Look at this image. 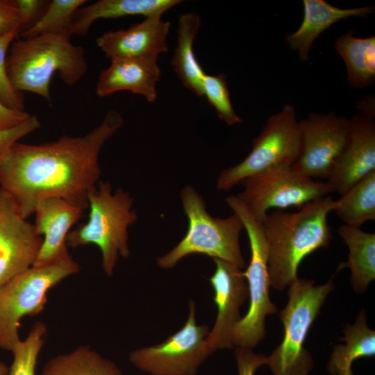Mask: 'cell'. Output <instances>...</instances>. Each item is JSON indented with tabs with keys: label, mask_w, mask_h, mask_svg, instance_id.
<instances>
[{
	"label": "cell",
	"mask_w": 375,
	"mask_h": 375,
	"mask_svg": "<svg viewBox=\"0 0 375 375\" xmlns=\"http://www.w3.org/2000/svg\"><path fill=\"white\" fill-rule=\"evenodd\" d=\"M123 124L122 115L111 110L83 135H62L40 144L16 142L0 156V188L12 197L24 219L48 197L88 208V194L101 174L100 151Z\"/></svg>",
	"instance_id": "6da1fadb"
},
{
	"label": "cell",
	"mask_w": 375,
	"mask_h": 375,
	"mask_svg": "<svg viewBox=\"0 0 375 375\" xmlns=\"http://www.w3.org/2000/svg\"><path fill=\"white\" fill-rule=\"evenodd\" d=\"M335 201L326 196L301 208L297 212L277 210L267 214L262 222L268 248L270 285L282 290L298 278L303 259L326 247L331 238L328 215Z\"/></svg>",
	"instance_id": "7a4b0ae2"
},
{
	"label": "cell",
	"mask_w": 375,
	"mask_h": 375,
	"mask_svg": "<svg viewBox=\"0 0 375 375\" xmlns=\"http://www.w3.org/2000/svg\"><path fill=\"white\" fill-rule=\"evenodd\" d=\"M70 38L67 31H61L14 40L6 59L14 88L51 102L50 82L56 72L67 85H76L88 67L84 49L74 44Z\"/></svg>",
	"instance_id": "3957f363"
},
{
	"label": "cell",
	"mask_w": 375,
	"mask_h": 375,
	"mask_svg": "<svg viewBox=\"0 0 375 375\" xmlns=\"http://www.w3.org/2000/svg\"><path fill=\"white\" fill-rule=\"evenodd\" d=\"M88 220L69 232L67 247L97 245L101 253L102 268L109 276L113 274L119 256H130L128 228L138 219L132 210L133 198L118 188L112 192L109 181H100L88 194Z\"/></svg>",
	"instance_id": "277c9868"
},
{
	"label": "cell",
	"mask_w": 375,
	"mask_h": 375,
	"mask_svg": "<svg viewBox=\"0 0 375 375\" xmlns=\"http://www.w3.org/2000/svg\"><path fill=\"white\" fill-rule=\"evenodd\" d=\"M181 199L188 219V228L184 238L170 251L157 258L158 267L171 269L185 256L201 253L242 269L245 260L240 237L244 226L240 217L234 212L224 219L212 217L202 197L190 185L182 189Z\"/></svg>",
	"instance_id": "5b68a950"
},
{
	"label": "cell",
	"mask_w": 375,
	"mask_h": 375,
	"mask_svg": "<svg viewBox=\"0 0 375 375\" xmlns=\"http://www.w3.org/2000/svg\"><path fill=\"white\" fill-rule=\"evenodd\" d=\"M333 278L315 285L313 281H294L288 290V301L281 311L284 333L282 342L266 358L273 375H308L313 367L312 356L303 344L326 297L333 290Z\"/></svg>",
	"instance_id": "8992f818"
},
{
	"label": "cell",
	"mask_w": 375,
	"mask_h": 375,
	"mask_svg": "<svg viewBox=\"0 0 375 375\" xmlns=\"http://www.w3.org/2000/svg\"><path fill=\"white\" fill-rule=\"evenodd\" d=\"M79 271L80 265L70 256L49 265L32 266L0 285V349L12 351L21 340V319L41 312L48 292Z\"/></svg>",
	"instance_id": "52a82bcc"
},
{
	"label": "cell",
	"mask_w": 375,
	"mask_h": 375,
	"mask_svg": "<svg viewBox=\"0 0 375 375\" xmlns=\"http://www.w3.org/2000/svg\"><path fill=\"white\" fill-rule=\"evenodd\" d=\"M226 201L241 219L251 249L249 264L242 272L247 283L249 306L235 328L233 344L252 349L266 335V317L277 311L269 297L268 248L262 222L251 215L237 196L230 195Z\"/></svg>",
	"instance_id": "ba28073f"
},
{
	"label": "cell",
	"mask_w": 375,
	"mask_h": 375,
	"mask_svg": "<svg viewBox=\"0 0 375 375\" xmlns=\"http://www.w3.org/2000/svg\"><path fill=\"white\" fill-rule=\"evenodd\" d=\"M252 144L251 152L241 162L221 171L217 180L218 190H229L247 177L296 162L300 129L294 106L285 104L279 112L269 117Z\"/></svg>",
	"instance_id": "9c48e42d"
},
{
	"label": "cell",
	"mask_w": 375,
	"mask_h": 375,
	"mask_svg": "<svg viewBox=\"0 0 375 375\" xmlns=\"http://www.w3.org/2000/svg\"><path fill=\"white\" fill-rule=\"evenodd\" d=\"M237 197L251 215L262 222L271 208H302L306 203L335 192L328 182L315 181L297 173L292 165L275 167L247 177Z\"/></svg>",
	"instance_id": "30bf717a"
},
{
	"label": "cell",
	"mask_w": 375,
	"mask_h": 375,
	"mask_svg": "<svg viewBox=\"0 0 375 375\" xmlns=\"http://www.w3.org/2000/svg\"><path fill=\"white\" fill-rule=\"evenodd\" d=\"M209 331L206 324H197L195 303L190 300L182 328L159 344L133 350L128 360L149 375H194L212 354L206 344Z\"/></svg>",
	"instance_id": "8fae6325"
},
{
	"label": "cell",
	"mask_w": 375,
	"mask_h": 375,
	"mask_svg": "<svg viewBox=\"0 0 375 375\" xmlns=\"http://www.w3.org/2000/svg\"><path fill=\"white\" fill-rule=\"evenodd\" d=\"M299 122V154L292 167L302 176L327 180L347 145L351 120L334 112H311Z\"/></svg>",
	"instance_id": "7c38bea8"
},
{
	"label": "cell",
	"mask_w": 375,
	"mask_h": 375,
	"mask_svg": "<svg viewBox=\"0 0 375 375\" xmlns=\"http://www.w3.org/2000/svg\"><path fill=\"white\" fill-rule=\"evenodd\" d=\"M358 113L350 118L347 145L327 179L340 195L375 171V101L367 96L356 103Z\"/></svg>",
	"instance_id": "4fadbf2b"
},
{
	"label": "cell",
	"mask_w": 375,
	"mask_h": 375,
	"mask_svg": "<svg viewBox=\"0 0 375 375\" xmlns=\"http://www.w3.org/2000/svg\"><path fill=\"white\" fill-rule=\"evenodd\" d=\"M213 260L215 269L209 281L217 312L215 324L206 338V344L212 353L217 350L234 347V330L242 317L241 307L249 297L242 269L220 259Z\"/></svg>",
	"instance_id": "5bb4252c"
},
{
	"label": "cell",
	"mask_w": 375,
	"mask_h": 375,
	"mask_svg": "<svg viewBox=\"0 0 375 375\" xmlns=\"http://www.w3.org/2000/svg\"><path fill=\"white\" fill-rule=\"evenodd\" d=\"M42 243L12 197L0 188V285L33 266Z\"/></svg>",
	"instance_id": "9a60e30c"
},
{
	"label": "cell",
	"mask_w": 375,
	"mask_h": 375,
	"mask_svg": "<svg viewBox=\"0 0 375 375\" xmlns=\"http://www.w3.org/2000/svg\"><path fill=\"white\" fill-rule=\"evenodd\" d=\"M83 210L81 206L60 197H48L38 201L33 226L35 233L44 235V238L33 267L49 265L70 257L66 238Z\"/></svg>",
	"instance_id": "2e32d148"
},
{
	"label": "cell",
	"mask_w": 375,
	"mask_h": 375,
	"mask_svg": "<svg viewBox=\"0 0 375 375\" xmlns=\"http://www.w3.org/2000/svg\"><path fill=\"white\" fill-rule=\"evenodd\" d=\"M161 17H147L127 29L106 32L97 38V45L110 60L116 58L158 59L160 54L169 50L167 37L170 24Z\"/></svg>",
	"instance_id": "e0dca14e"
},
{
	"label": "cell",
	"mask_w": 375,
	"mask_h": 375,
	"mask_svg": "<svg viewBox=\"0 0 375 375\" xmlns=\"http://www.w3.org/2000/svg\"><path fill=\"white\" fill-rule=\"evenodd\" d=\"M158 59L116 58L103 69L96 84V94L105 97L119 91H129L143 96L149 102L157 99L156 83L160 69Z\"/></svg>",
	"instance_id": "ac0fdd59"
},
{
	"label": "cell",
	"mask_w": 375,
	"mask_h": 375,
	"mask_svg": "<svg viewBox=\"0 0 375 375\" xmlns=\"http://www.w3.org/2000/svg\"><path fill=\"white\" fill-rule=\"evenodd\" d=\"M181 0H99L79 8L67 29L68 35H85L92 24L100 19H115L130 15L145 18L160 16Z\"/></svg>",
	"instance_id": "d6986e66"
},
{
	"label": "cell",
	"mask_w": 375,
	"mask_h": 375,
	"mask_svg": "<svg viewBox=\"0 0 375 375\" xmlns=\"http://www.w3.org/2000/svg\"><path fill=\"white\" fill-rule=\"evenodd\" d=\"M303 19L299 28L285 38L292 50L298 51L299 59L306 61L314 41L337 22L350 17H364L374 11V6L340 8L324 0H303Z\"/></svg>",
	"instance_id": "ffe728a7"
},
{
	"label": "cell",
	"mask_w": 375,
	"mask_h": 375,
	"mask_svg": "<svg viewBox=\"0 0 375 375\" xmlns=\"http://www.w3.org/2000/svg\"><path fill=\"white\" fill-rule=\"evenodd\" d=\"M201 26V19L196 12L180 15L177 31V44L171 65L183 85L197 97H203L202 81L205 76L195 56L193 44Z\"/></svg>",
	"instance_id": "44dd1931"
},
{
	"label": "cell",
	"mask_w": 375,
	"mask_h": 375,
	"mask_svg": "<svg viewBox=\"0 0 375 375\" xmlns=\"http://www.w3.org/2000/svg\"><path fill=\"white\" fill-rule=\"evenodd\" d=\"M338 233L349 254L347 262L340 264L338 269L348 267L353 290L363 292L375 278V234L347 224L340 226Z\"/></svg>",
	"instance_id": "7402d4cb"
},
{
	"label": "cell",
	"mask_w": 375,
	"mask_h": 375,
	"mask_svg": "<svg viewBox=\"0 0 375 375\" xmlns=\"http://www.w3.org/2000/svg\"><path fill=\"white\" fill-rule=\"evenodd\" d=\"M340 340L344 344L334 347L327 369L331 375H352L354 360L375 355V332L367 324V317L361 310L353 324H347Z\"/></svg>",
	"instance_id": "603a6c76"
},
{
	"label": "cell",
	"mask_w": 375,
	"mask_h": 375,
	"mask_svg": "<svg viewBox=\"0 0 375 375\" xmlns=\"http://www.w3.org/2000/svg\"><path fill=\"white\" fill-rule=\"evenodd\" d=\"M349 30L337 38L334 47L344 60L349 84L356 89L375 82V36L358 38Z\"/></svg>",
	"instance_id": "cb8c5ba5"
},
{
	"label": "cell",
	"mask_w": 375,
	"mask_h": 375,
	"mask_svg": "<svg viewBox=\"0 0 375 375\" xmlns=\"http://www.w3.org/2000/svg\"><path fill=\"white\" fill-rule=\"evenodd\" d=\"M40 375H123L112 360L104 358L90 346L81 345L72 351L58 354L43 366Z\"/></svg>",
	"instance_id": "d4e9b609"
},
{
	"label": "cell",
	"mask_w": 375,
	"mask_h": 375,
	"mask_svg": "<svg viewBox=\"0 0 375 375\" xmlns=\"http://www.w3.org/2000/svg\"><path fill=\"white\" fill-rule=\"evenodd\" d=\"M333 210L350 226L360 227L365 222L375 220V171L335 201Z\"/></svg>",
	"instance_id": "484cf974"
},
{
	"label": "cell",
	"mask_w": 375,
	"mask_h": 375,
	"mask_svg": "<svg viewBox=\"0 0 375 375\" xmlns=\"http://www.w3.org/2000/svg\"><path fill=\"white\" fill-rule=\"evenodd\" d=\"M85 0H53L40 19L31 28L19 34L22 38L67 31L75 12L84 6Z\"/></svg>",
	"instance_id": "4316f807"
},
{
	"label": "cell",
	"mask_w": 375,
	"mask_h": 375,
	"mask_svg": "<svg viewBox=\"0 0 375 375\" xmlns=\"http://www.w3.org/2000/svg\"><path fill=\"white\" fill-rule=\"evenodd\" d=\"M47 333L44 323L39 321L34 324L25 340H21L11 351L13 360L9 375H35L38 358Z\"/></svg>",
	"instance_id": "83f0119b"
},
{
	"label": "cell",
	"mask_w": 375,
	"mask_h": 375,
	"mask_svg": "<svg viewBox=\"0 0 375 375\" xmlns=\"http://www.w3.org/2000/svg\"><path fill=\"white\" fill-rule=\"evenodd\" d=\"M203 97L212 106L217 117L228 126L242 122V118L235 112L230 99L226 74H205L202 81Z\"/></svg>",
	"instance_id": "f1b7e54d"
},
{
	"label": "cell",
	"mask_w": 375,
	"mask_h": 375,
	"mask_svg": "<svg viewBox=\"0 0 375 375\" xmlns=\"http://www.w3.org/2000/svg\"><path fill=\"white\" fill-rule=\"evenodd\" d=\"M19 33L20 28H16L0 35V101L10 108L24 110V94L12 86L6 67L7 52Z\"/></svg>",
	"instance_id": "f546056e"
},
{
	"label": "cell",
	"mask_w": 375,
	"mask_h": 375,
	"mask_svg": "<svg viewBox=\"0 0 375 375\" xmlns=\"http://www.w3.org/2000/svg\"><path fill=\"white\" fill-rule=\"evenodd\" d=\"M41 126L38 118L32 116L24 123L10 128L0 129V156L17 140L36 131Z\"/></svg>",
	"instance_id": "4dcf8cb0"
},
{
	"label": "cell",
	"mask_w": 375,
	"mask_h": 375,
	"mask_svg": "<svg viewBox=\"0 0 375 375\" xmlns=\"http://www.w3.org/2000/svg\"><path fill=\"white\" fill-rule=\"evenodd\" d=\"M15 1L21 18L20 33L31 28L40 19L49 3V1L42 0H17Z\"/></svg>",
	"instance_id": "1f68e13d"
},
{
	"label": "cell",
	"mask_w": 375,
	"mask_h": 375,
	"mask_svg": "<svg viewBox=\"0 0 375 375\" xmlns=\"http://www.w3.org/2000/svg\"><path fill=\"white\" fill-rule=\"evenodd\" d=\"M235 357L238 375H254L258 368L266 364V356L249 348L237 347Z\"/></svg>",
	"instance_id": "d6a6232c"
},
{
	"label": "cell",
	"mask_w": 375,
	"mask_h": 375,
	"mask_svg": "<svg viewBox=\"0 0 375 375\" xmlns=\"http://www.w3.org/2000/svg\"><path fill=\"white\" fill-rule=\"evenodd\" d=\"M16 28L21 29V18L16 1L0 0V35Z\"/></svg>",
	"instance_id": "836d02e7"
},
{
	"label": "cell",
	"mask_w": 375,
	"mask_h": 375,
	"mask_svg": "<svg viewBox=\"0 0 375 375\" xmlns=\"http://www.w3.org/2000/svg\"><path fill=\"white\" fill-rule=\"evenodd\" d=\"M31 116V113L25 110L10 108L0 101V129L19 125Z\"/></svg>",
	"instance_id": "e575fe53"
},
{
	"label": "cell",
	"mask_w": 375,
	"mask_h": 375,
	"mask_svg": "<svg viewBox=\"0 0 375 375\" xmlns=\"http://www.w3.org/2000/svg\"><path fill=\"white\" fill-rule=\"evenodd\" d=\"M10 367L4 362H0V375H9Z\"/></svg>",
	"instance_id": "d590c367"
}]
</instances>
